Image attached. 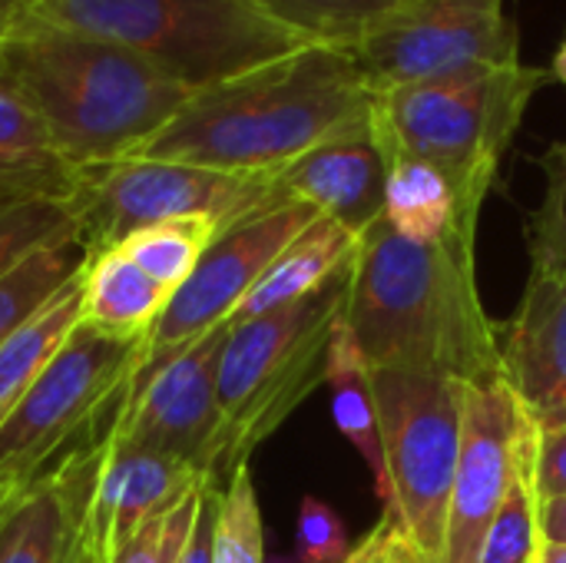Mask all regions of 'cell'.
Returning <instances> with one entry per match:
<instances>
[{
    "label": "cell",
    "instance_id": "cell-1",
    "mask_svg": "<svg viewBox=\"0 0 566 563\" xmlns=\"http://www.w3.org/2000/svg\"><path fill=\"white\" fill-rule=\"evenodd\" d=\"M478 229L411 242L381 216L358 236L348 329L371 372L491 385L504 378L501 329L474 275Z\"/></svg>",
    "mask_w": 566,
    "mask_h": 563
},
{
    "label": "cell",
    "instance_id": "cell-2",
    "mask_svg": "<svg viewBox=\"0 0 566 563\" xmlns=\"http://www.w3.org/2000/svg\"><path fill=\"white\" fill-rule=\"evenodd\" d=\"M375 90L338 46H302L275 63L196 90L133 156L222 173L279 176L305 153L371 129Z\"/></svg>",
    "mask_w": 566,
    "mask_h": 563
},
{
    "label": "cell",
    "instance_id": "cell-3",
    "mask_svg": "<svg viewBox=\"0 0 566 563\" xmlns=\"http://www.w3.org/2000/svg\"><path fill=\"white\" fill-rule=\"evenodd\" d=\"M0 66L76 173L133 156L192 96L139 53L27 10L0 46Z\"/></svg>",
    "mask_w": 566,
    "mask_h": 563
},
{
    "label": "cell",
    "instance_id": "cell-4",
    "mask_svg": "<svg viewBox=\"0 0 566 563\" xmlns=\"http://www.w3.org/2000/svg\"><path fill=\"white\" fill-rule=\"evenodd\" d=\"M355 259L322 289L249 322H232L219 362V451L212 481L249 465V455L272 438L295 408L328 378V355L348 315Z\"/></svg>",
    "mask_w": 566,
    "mask_h": 563
},
{
    "label": "cell",
    "instance_id": "cell-5",
    "mask_svg": "<svg viewBox=\"0 0 566 563\" xmlns=\"http://www.w3.org/2000/svg\"><path fill=\"white\" fill-rule=\"evenodd\" d=\"M544 83V70L514 63L491 73L381 90L371 103V133L385 159L411 156L441 169L458 192L461 212L478 222L501 159Z\"/></svg>",
    "mask_w": 566,
    "mask_h": 563
},
{
    "label": "cell",
    "instance_id": "cell-6",
    "mask_svg": "<svg viewBox=\"0 0 566 563\" xmlns=\"http://www.w3.org/2000/svg\"><path fill=\"white\" fill-rule=\"evenodd\" d=\"M23 10L119 43L192 93L312 46L252 0H23Z\"/></svg>",
    "mask_w": 566,
    "mask_h": 563
},
{
    "label": "cell",
    "instance_id": "cell-7",
    "mask_svg": "<svg viewBox=\"0 0 566 563\" xmlns=\"http://www.w3.org/2000/svg\"><path fill=\"white\" fill-rule=\"evenodd\" d=\"M146 342H116L83 322L0 425V494L23 491L99 455L133 395Z\"/></svg>",
    "mask_w": 566,
    "mask_h": 563
},
{
    "label": "cell",
    "instance_id": "cell-8",
    "mask_svg": "<svg viewBox=\"0 0 566 563\" xmlns=\"http://www.w3.org/2000/svg\"><path fill=\"white\" fill-rule=\"evenodd\" d=\"M279 202H289V196L279 189V176L222 173L192 163L126 156L80 169L66 209L73 216L76 239L90 256L119 246L136 229L169 219L206 216L226 232Z\"/></svg>",
    "mask_w": 566,
    "mask_h": 563
},
{
    "label": "cell",
    "instance_id": "cell-9",
    "mask_svg": "<svg viewBox=\"0 0 566 563\" xmlns=\"http://www.w3.org/2000/svg\"><path fill=\"white\" fill-rule=\"evenodd\" d=\"M371 385L391 481L385 518L418 561L438 563L461 461L468 385L405 372H371Z\"/></svg>",
    "mask_w": 566,
    "mask_h": 563
},
{
    "label": "cell",
    "instance_id": "cell-10",
    "mask_svg": "<svg viewBox=\"0 0 566 563\" xmlns=\"http://www.w3.org/2000/svg\"><path fill=\"white\" fill-rule=\"evenodd\" d=\"M348 53L375 93L521 63L504 0H408Z\"/></svg>",
    "mask_w": 566,
    "mask_h": 563
},
{
    "label": "cell",
    "instance_id": "cell-11",
    "mask_svg": "<svg viewBox=\"0 0 566 563\" xmlns=\"http://www.w3.org/2000/svg\"><path fill=\"white\" fill-rule=\"evenodd\" d=\"M318 216L322 212L315 206L289 199L226 229L209 246L196 272L182 282V289L169 299L159 325L143 345L136 375L169 362L212 329L232 322V315L262 279V272L275 262V256Z\"/></svg>",
    "mask_w": 566,
    "mask_h": 563
},
{
    "label": "cell",
    "instance_id": "cell-12",
    "mask_svg": "<svg viewBox=\"0 0 566 563\" xmlns=\"http://www.w3.org/2000/svg\"><path fill=\"white\" fill-rule=\"evenodd\" d=\"M229 329L232 322L212 329L169 362L139 372L113 441L176 458L202 478H212L222 431L219 362Z\"/></svg>",
    "mask_w": 566,
    "mask_h": 563
},
{
    "label": "cell",
    "instance_id": "cell-13",
    "mask_svg": "<svg viewBox=\"0 0 566 563\" xmlns=\"http://www.w3.org/2000/svg\"><path fill=\"white\" fill-rule=\"evenodd\" d=\"M534 421L507 382L464 388V435L438 563H478L521 471Z\"/></svg>",
    "mask_w": 566,
    "mask_h": 563
},
{
    "label": "cell",
    "instance_id": "cell-14",
    "mask_svg": "<svg viewBox=\"0 0 566 563\" xmlns=\"http://www.w3.org/2000/svg\"><path fill=\"white\" fill-rule=\"evenodd\" d=\"M504 378L537 428L566 425V275L531 269L524 299L501 329Z\"/></svg>",
    "mask_w": 566,
    "mask_h": 563
},
{
    "label": "cell",
    "instance_id": "cell-15",
    "mask_svg": "<svg viewBox=\"0 0 566 563\" xmlns=\"http://www.w3.org/2000/svg\"><path fill=\"white\" fill-rule=\"evenodd\" d=\"M199 481L202 475L176 458L109 441L83 528L113 561L143 524L176 508Z\"/></svg>",
    "mask_w": 566,
    "mask_h": 563
},
{
    "label": "cell",
    "instance_id": "cell-16",
    "mask_svg": "<svg viewBox=\"0 0 566 563\" xmlns=\"http://www.w3.org/2000/svg\"><path fill=\"white\" fill-rule=\"evenodd\" d=\"M106 448L0 501V563L76 561L83 518Z\"/></svg>",
    "mask_w": 566,
    "mask_h": 563
},
{
    "label": "cell",
    "instance_id": "cell-17",
    "mask_svg": "<svg viewBox=\"0 0 566 563\" xmlns=\"http://www.w3.org/2000/svg\"><path fill=\"white\" fill-rule=\"evenodd\" d=\"M385 183L388 159L371 129L332 139L279 173V189L289 199L315 206L355 236L385 216Z\"/></svg>",
    "mask_w": 566,
    "mask_h": 563
},
{
    "label": "cell",
    "instance_id": "cell-18",
    "mask_svg": "<svg viewBox=\"0 0 566 563\" xmlns=\"http://www.w3.org/2000/svg\"><path fill=\"white\" fill-rule=\"evenodd\" d=\"M169 292L153 282L119 246L90 252L80 272V312L83 325L116 338L146 342L159 325Z\"/></svg>",
    "mask_w": 566,
    "mask_h": 563
},
{
    "label": "cell",
    "instance_id": "cell-19",
    "mask_svg": "<svg viewBox=\"0 0 566 563\" xmlns=\"http://www.w3.org/2000/svg\"><path fill=\"white\" fill-rule=\"evenodd\" d=\"M76 169L56 149L43 116L0 66V196L66 202Z\"/></svg>",
    "mask_w": 566,
    "mask_h": 563
},
{
    "label": "cell",
    "instance_id": "cell-20",
    "mask_svg": "<svg viewBox=\"0 0 566 563\" xmlns=\"http://www.w3.org/2000/svg\"><path fill=\"white\" fill-rule=\"evenodd\" d=\"M358 252V236L332 216H318L308 229H302L262 272L252 285L232 322H249L282 305L298 302L302 295L322 289L342 265H348Z\"/></svg>",
    "mask_w": 566,
    "mask_h": 563
},
{
    "label": "cell",
    "instance_id": "cell-21",
    "mask_svg": "<svg viewBox=\"0 0 566 563\" xmlns=\"http://www.w3.org/2000/svg\"><path fill=\"white\" fill-rule=\"evenodd\" d=\"M332 385V415L338 431L348 438V445L361 455V461L371 471L375 498L381 508L391 504V481H388V461L378 428V405H375V385L371 368L361 358V348L348 329V319L338 325L332 355H328V378Z\"/></svg>",
    "mask_w": 566,
    "mask_h": 563
},
{
    "label": "cell",
    "instance_id": "cell-22",
    "mask_svg": "<svg viewBox=\"0 0 566 563\" xmlns=\"http://www.w3.org/2000/svg\"><path fill=\"white\" fill-rule=\"evenodd\" d=\"M385 219L411 242H438L461 226L478 229V222L461 212L451 179L431 163L411 156L388 159Z\"/></svg>",
    "mask_w": 566,
    "mask_h": 563
},
{
    "label": "cell",
    "instance_id": "cell-23",
    "mask_svg": "<svg viewBox=\"0 0 566 563\" xmlns=\"http://www.w3.org/2000/svg\"><path fill=\"white\" fill-rule=\"evenodd\" d=\"M80 275L23 329H17L0 345V425L20 405V398L33 388V382L56 358L70 332L80 325Z\"/></svg>",
    "mask_w": 566,
    "mask_h": 563
},
{
    "label": "cell",
    "instance_id": "cell-24",
    "mask_svg": "<svg viewBox=\"0 0 566 563\" xmlns=\"http://www.w3.org/2000/svg\"><path fill=\"white\" fill-rule=\"evenodd\" d=\"M83 262L86 249L76 232H66L0 275V345L73 282L83 272Z\"/></svg>",
    "mask_w": 566,
    "mask_h": 563
},
{
    "label": "cell",
    "instance_id": "cell-25",
    "mask_svg": "<svg viewBox=\"0 0 566 563\" xmlns=\"http://www.w3.org/2000/svg\"><path fill=\"white\" fill-rule=\"evenodd\" d=\"M219 236H222V226L216 219L192 216V219H169V222L136 229L119 242V249L153 282H159L169 295H176Z\"/></svg>",
    "mask_w": 566,
    "mask_h": 563
},
{
    "label": "cell",
    "instance_id": "cell-26",
    "mask_svg": "<svg viewBox=\"0 0 566 563\" xmlns=\"http://www.w3.org/2000/svg\"><path fill=\"white\" fill-rule=\"evenodd\" d=\"M308 43L352 50L408 0H252Z\"/></svg>",
    "mask_w": 566,
    "mask_h": 563
},
{
    "label": "cell",
    "instance_id": "cell-27",
    "mask_svg": "<svg viewBox=\"0 0 566 563\" xmlns=\"http://www.w3.org/2000/svg\"><path fill=\"white\" fill-rule=\"evenodd\" d=\"M534 461H537V428L527 441L521 471L504 498V508L481 548L478 563H534L541 528H537V481H534Z\"/></svg>",
    "mask_w": 566,
    "mask_h": 563
},
{
    "label": "cell",
    "instance_id": "cell-28",
    "mask_svg": "<svg viewBox=\"0 0 566 563\" xmlns=\"http://www.w3.org/2000/svg\"><path fill=\"white\" fill-rule=\"evenodd\" d=\"M212 563H265V528L249 465L239 468L219 494Z\"/></svg>",
    "mask_w": 566,
    "mask_h": 563
},
{
    "label": "cell",
    "instance_id": "cell-29",
    "mask_svg": "<svg viewBox=\"0 0 566 563\" xmlns=\"http://www.w3.org/2000/svg\"><path fill=\"white\" fill-rule=\"evenodd\" d=\"M66 232H76L66 202L0 196V275Z\"/></svg>",
    "mask_w": 566,
    "mask_h": 563
},
{
    "label": "cell",
    "instance_id": "cell-30",
    "mask_svg": "<svg viewBox=\"0 0 566 563\" xmlns=\"http://www.w3.org/2000/svg\"><path fill=\"white\" fill-rule=\"evenodd\" d=\"M547 189L531 216V259L537 269L566 275V139L541 156Z\"/></svg>",
    "mask_w": 566,
    "mask_h": 563
},
{
    "label": "cell",
    "instance_id": "cell-31",
    "mask_svg": "<svg viewBox=\"0 0 566 563\" xmlns=\"http://www.w3.org/2000/svg\"><path fill=\"white\" fill-rule=\"evenodd\" d=\"M202 484L206 478L192 488V494H186L176 508H169L166 514L153 518L149 524H143L119 551L113 563H179L182 548L189 541V531L196 524L199 514V498H202Z\"/></svg>",
    "mask_w": 566,
    "mask_h": 563
},
{
    "label": "cell",
    "instance_id": "cell-32",
    "mask_svg": "<svg viewBox=\"0 0 566 563\" xmlns=\"http://www.w3.org/2000/svg\"><path fill=\"white\" fill-rule=\"evenodd\" d=\"M355 548L338 511L318 498H302L295 524V561L298 563H342Z\"/></svg>",
    "mask_w": 566,
    "mask_h": 563
},
{
    "label": "cell",
    "instance_id": "cell-33",
    "mask_svg": "<svg viewBox=\"0 0 566 563\" xmlns=\"http://www.w3.org/2000/svg\"><path fill=\"white\" fill-rule=\"evenodd\" d=\"M534 481L541 498L566 494V425L537 428V461Z\"/></svg>",
    "mask_w": 566,
    "mask_h": 563
},
{
    "label": "cell",
    "instance_id": "cell-34",
    "mask_svg": "<svg viewBox=\"0 0 566 563\" xmlns=\"http://www.w3.org/2000/svg\"><path fill=\"white\" fill-rule=\"evenodd\" d=\"M219 494H222V484H216L212 478H206L202 498H199V514H196V524L189 531V541L182 548L179 563H212L216 521H219Z\"/></svg>",
    "mask_w": 566,
    "mask_h": 563
},
{
    "label": "cell",
    "instance_id": "cell-35",
    "mask_svg": "<svg viewBox=\"0 0 566 563\" xmlns=\"http://www.w3.org/2000/svg\"><path fill=\"white\" fill-rule=\"evenodd\" d=\"M537 528H541V541L566 544V494L537 501Z\"/></svg>",
    "mask_w": 566,
    "mask_h": 563
},
{
    "label": "cell",
    "instance_id": "cell-36",
    "mask_svg": "<svg viewBox=\"0 0 566 563\" xmlns=\"http://www.w3.org/2000/svg\"><path fill=\"white\" fill-rule=\"evenodd\" d=\"M388 531H391V521H388V518H381V524H378V528H375V531H371V534H368L365 541H358V544H355V551H352V554H348V557H345L342 563H365V561H368V557H371V554L378 551V544L385 541V534H388Z\"/></svg>",
    "mask_w": 566,
    "mask_h": 563
},
{
    "label": "cell",
    "instance_id": "cell-37",
    "mask_svg": "<svg viewBox=\"0 0 566 563\" xmlns=\"http://www.w3.org/2000/svg\"><path fill=\"white\" fill-rule=\"evenodd\" d=\"M23 20V0H0V46Z\"/></svg>",
    "mask_w": 566,
    "mask_h": 563
},
{
    "label": "cell",
    "instance_id": "cell-38",
    "mask_svg": "<svg viewBox=\"0 0 566 563\" xmlns=\"http://www.w3.org/2000/svg\"><path fill=\"white\" fill-rule=\"evenodd\" d=\"M73 563H113L109 561V554L90 538V531L83 528V534H80V551H76V561Z\"/></svg>",
    "mask_w": 566,
    "mask_h": 563
},
{
    "label": "cell",
    "instance_id": "cell-39",
    "mask_svg": "<svg viewBox=\"0 0 566 563\" xmlns=\"http://www.w3.org/2000/svg\"><path fill=\"white\" fill-rule=\"evenodd\" d=\"M534 563H566V544L541 541V544H537V557H534Z\"/></svg>",
    "mask_w": 566,
    "mask_h": 563
},
{
    "label": "cell",
    "instance_id": "cell-40",
    "mask_svg": "<svg viewBox=\"0 0 566 563\" xmlns=\"http://www.w3.org/2000/svg\"><path fill=\"white\" fill-rule=\"evenodd\" d=\"M398 538H401V534H398V528L391 524V531L385 534V541L378 544V551H375V554H371V557H368V561H365V563H388V557H391V551H395V544H398Z\"/></svg>",
    "mask_w": 566,
    "mask_h": 563
},
{
    "label": "cell",
    "instance_id": "cell-41",
    "mask_svg": "<svg viewBox=\"0 0 566 563\" xmlns=\"http://www.w3.org/2000/svg\"><path fill=\"white\" fill-rule=\"evenodd\" d=\"M388 563H421V561H418V554L405 544V538H398V544H395V551H391Z\"/></svg>",
    "mask_w": 566,
    "mask_h": 563
},
{
    "label": "cell",
    "instance_id": "cell-42",
    "mask_svg": "<svg viewBox=\"0 0 566 563\" xmlns=\"http://www.w3.org/2000/svg\"><path fill=\"white\" fill-rule=\"evenodd\" d=\"M551 76L554 80H560L566 83V40L560 43V50H557V56H554V66H551Z\"/></svg>",
    "mask_w": 566,
    "mask_h": 563
},
{
    "label": "cell",
    "instance_id": "cell-43",
    "mask_svg": "<svg viewBox=\"0 0 566 563\" xmlns=\"http://www.w3.org/2000/svg\"><path fill=\"white\" fill-rule=\"evenodd\" d=\"M0 501H3V494H0Z\"/></svg>",
    "mask_w": 566,
    "mask_h": 563
}]
</instances>
